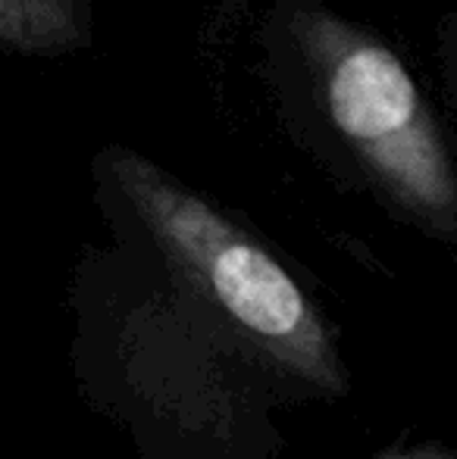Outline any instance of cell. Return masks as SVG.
Wrapping results in <instances>:
<instances>
[{"instance_id": "obj_1", "label": "cell", "mask_w": 457, "mask_h": 459, "mask_svg": "<svg viewBox=\"0 0 457 459\" xmlns=\"http://www.w3.org/2000/svg\"><path fill=\"white\" fill-rule=\"evenodd\" d=\"M257 38L288 138L398 219L457 241V153L391 41L326 0H269Z\"/></svg>"}, {"instance_id": "obj_2", "label": "cell", "mask_w": 457, "mask_h": 459, "mask_svg": "<svg viewBox=\"0 0 457 459\" xmlns=\"http://www.w3.org/2000/svg\"><path fill=\"white\" fill-rule=\"evenodd\" d=\"M92 169L101 197L191 300L292 378L326 394L345 391L347 375L330 325L244 225L132 147H101Z\"/></svg>"}, {"instance_id": "obj_3", "label": "cell", "mask_w": 457, "mask_h": 459, "mask_svg": "<svg viewBox=\"0 0 457 459\" xmlns=\"http://www.w3.org/2000/svg\"><path fill=\"white\" fill-rule=\"evenodd\" d=\"M94 41L92 0H0V54L57 60Z\"/></svg>"}, {"instance_id": "obj_4", "label": "cell", "mask_w": 457, "mask_h": 459, "mask_svg": "<svg viewBox=\"0 0 457 459\" xmlns=\"http://www.w3.org/2000/svg\"><path fill=\"white\" fill-rule=\"evenodd\" d=\"M435 69H439V91L445 116L457 134V6L448 10L435 25Z\"/></svg>"}, {"instance_id": "obj_5", "label": "cell", "mask_w": 457, "mask_h": 459, "mask_svg": "<svg viewBox=\"0 0 457 459\" xmlns=\"http://www.w3.org/2000/svg\"><path fill=\"white\" fill-rule=\"evenodd\" d=\"M376 459H457V456L442 447H414V450H391V454H382Z\"/></svg>"}]
</instances>
